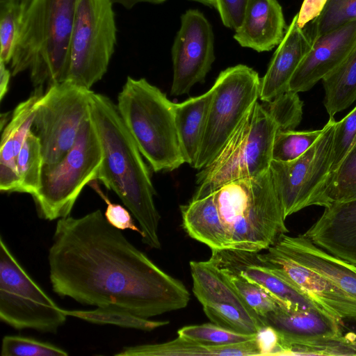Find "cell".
<instances>
[{
    "label": "cell",
    "mask_w": 356,
    "mask_h": 356,
    "mask_svg": "<svg viewBox=\"0 0 356 356\" xmlns=\"http://www.w3.org/2000/svg\"><path fill=\"white\" fill-rule=\"evenodd\" d=\"M49 280L61 297L115 305L149 318L186 307L184 284L156 265L97 209L58 220L48 253Z\"/></svg>",
    "instance_id": "1"
},
{
    "label": "cell",
    "mask_w": 356,
    "mask_h": 356,
    "mask_svg": "<svg viewBox=\"0 0 356 356\" xmlns=\"http://www.w3.org/2000/svg\"><path fill=\"white\" fill-rule=\"evenodd\" d=\"M182 227L211 250H266L289 230L270 170L180 207Z\"/></svg>",
    "instance_id": "2"
},
{
    "label": "cell",
    "mask_w": 356,
    "mask_h": 356,
    "mask_svg": "<svg viewBox=\"0 0 356 356\" xmlns=\"http://www.w3.org/2000/svg\"><path fill=\"white\" fill-rule=\"evenodd\" d=\"M90 116L103 150L96 181L113 191L131 213L139 224L143 243L160 249L161 217L154 204L151 175L117 105L108 97L92 91Z\"/></svg>",
    "instance_id": "3"
},
{
    "label": "cell",
    "mask_w": 356,
    "mask_h": 356,
    "mask_svg": "<svg viewBox=\"0 0 356 356\" xmlns=\"http://www.w3.org/2000/svg\"><path fill=\"white\" fill-rule=\"evenodd\" d=\"M77 1L31 0L22 15L10 70H29L34 91L66 79Z\"/></svg>",
    "instance_id": "4"
},
{
    "label": "cell",
    "mask_w": 356,
    "mask_h": 356,
    "mask_svg": "<svg viewBox=\"0 0 356 356\" xmlns=\"http://www.w3.org/2000/svg\"><path fill=\"white\" fill-rule=\"evenodd\" d=\"M119 113L142 155L154 172L184 164L174 103L145 79L127 76L118 96Z\"/></svg>",
    "instance_id": "5"
},
{
    "label": "cell",
    "mask_w": 356,
    "mask_h": 356,
    "mask_svg": "<svg viewBox=\"0 0 356 356\" xmlns=\"http://www.w3.org/2000/svg\"><path fill=\"white\" fill-rule=\"evenodd\" d=\"M279 129L266 104L255 102L215 159L197 174L198 186L192 198L202 197L227 183L268 171Z\"/></svg>",
    "instance_id": "6"
},
{
    "label": "cell",
    "mask_w": 356,
    "mask_h": 356,
    "mask_svg": "<svg viewBox=\"0 0 356 356\" xmlns=\"http://www.w3.org/2000/svg\"><path fill=\"white\" fill-rule=\"evenodd\" d=\"M102 161V147L90 113L63 158L42 167L40 186L32 196L39 216L48 220L69 216L83 188L96 180Z\"/></svg>",
    "instance_id": "7"
},
{
    "label": "cell",
    "mask_w": 356,
    "mask_h": 356,
    "mask_svg": "<svg viewBox=\"0 0 356 356\" xmlns=\"http://www.w3.org/2000/svg\"><path fill=\"white\" fill-rule=\"evenodd\" d=\"M111 0H78L65 80L90 90L106 73L117 44Z\"/></svg>",
    "instance_id": "8"
},
{
    "label": "cell",
    "mask_w": 356,
    "mask_h": 356,
    "mask_svg": "<svg viewBox=\"0 0 356 356\" xmlns=\"http://www.w3.org/2000/svg\"><path fill=\"white\" fill-rule=\"evenodd\" d=\"M261 79L252 68L237 65L222 71L213 96L194 168L209 165L222 149L246 113L258 101Z\"/></svg>",
    "instance_id": "9"
},
{
    "label": "cell",
    "mask_w": 356,
    "mask_h": 356,
    "mask_svg": "<svg viewBox=\"0 0 356 356\" xmlns=\"http://www.w3.org/2000/svg\"><path fill=\"white\" fill-rule=\"evenodd\" d=\"M67 316L65 309L32 279L1 236V321L18 330L56 333Z\"/></svg>",
    "instance_id": "10"
},
{
    "label": "cell",
    "mask_w": 356,
    "mask_h": 356,
    "mask_svg": "<svg viewBox=\"0 0 356 356\" xmlns=\"http://www.w3.org/2000/svg\"><path fill=\"white\" fill-rule=\"evenodd\" d=\"M92 91L65 80L45 90L35 106L32 131L40 140L43 165L59 162L90 115Z\"/></svg>",
    "instance_id": "11"
},
{
    "label": "cell",
    "mask_w": 356,
    "mask_h": 356,
    "mask_svg": "<svg viewBox=\"0 0 356 356\" xmlns=\"http://www.w3.org/2000/svg\"><path fill=\"white\" fill-rule=\"evenodd\" d=\"M336 124L334 117L329 118L318 139L298 158L289 161H271L269 170L286 218L314 205L330 173Z\"/></svg>",
    "instance_id": "12"
},
{
    "label": "cell",
    "mask_w": 356,
    "mask_h": 356,
    "mask_svg": "<svg viewBox=\"0 0 356 356\" xmlns=\"http://www.w3.org/2000/svg\"><path fill=\"white\" fill-rule=\"evenodd\" d=\"M189 264L193 292L211 323L248 334H257L266 326L210 258Z\"/></svg>",
    "instance_id": "13"
},
{
    "label": "cell",
    "mask_w": 356,
    "mask_h": 356,
    "mask_svg": "<svg viewBox=\"0 0 356 356\" xmlns=\"http://www.w3.org/2000/svg\"><path fill=\"white\" fill-rule=\"evenodd\" d=\"M171 52V95L187 94L195 84L204 81L215 60L213 29L200 10L189 9L181 16Z\"/></svg>",
    "instance_id": "14"
},
{
    "label": "cell",
    "mask_w": 356,
    "mask_h": 356,
    "mask_svg": "<svg viewBox=\"0 0 356 356\" xmlns=\"http://www.w3.org/2000/svg\"><path fill=\"white\" fill-rule=\"evenodd\" d=\"M262 320L280 338V355H302L307 348L341 339V321L319 309L290 310L280 307Z\"/></svg>",
    "instance_id": "15"
},
{
    "label": "cell",
    "mask_w": 356,
    "mask_h": 356,
    "mask_svg": "<svg viewBox=\"0 0 356 356\" xmlns=\"http://www.w3.org/2000/svg\"><path fill=\"white\" fill-rule=\"evenodd\" d=\"M210 258L257 284L287 309H319L326 312L275 267L261 259L258 252L214 250Z\"/></svg>",
    "instance_id": "16"
},
{
    "label": "cell",
    "mask_w": 356,
    "mask_h": 356,
    "mask_svg": "<svg viewBox=\"0 0 356 356\" xmlns=\"http://www.w3.org/2000/svg\"><path fill=\"white\" fill-rule=\"evenodd\" d=\"M259 257L275 267L303 293L335 318L356 321V301L316 271L287 257L273 245Z\"/></svg>",
    "instance_id": "17"
},
{
    "label": "cell",
    "mask_w": 356,
    "mask_h": 356,
    "mask_svg": "<svg viewBox=\"0 0 356 356\" xmlns=\"http://www.w3.org/2000/svg\"><path fill=\"white\" fill-rule=\"evenodd\" d=\"M356 45V20L318 38L293 74L289 90H310L338 67Z\"/></svg>",
    "instance_id": "18"
},
{
    "label": "cell",
    "mask_w": 356,
    "mask_h": 356,
    "mask_svg": "<svg viewBox=\"0 0 356 356\" xmlns=\"http://www.w3.org/2000/svg\"><path fill=\"white\" fill-rule=\"evenodd\" d=\"M303 235L329 253L356 265V198L325 207Z\"/></svg>",
    "instance_id": "19"
},
{
    "label": "cell",
    "mask_w": 356,
    "mask_h": 356,
    "mask_svg": "<svg viewBox=\"0 0 356 356\" xmlns=\"http://www.w3.org/2000/svg\"><path fill=\"white\" fill-rule=\"evenodd\" d=\"M283 254L321 274L356 301V265L321 248L303 234H284L273 245Z\"/></svg>",
    "instance_id": "20"
},
{
    "label": "cell",
    "mask_w": 356,
    "mask_h": 356,
    "mask_svg": "<svg viewBox=\"0 0 356 356\" xmlns=\"http://www.w3.org/2000/svg\"><path fill=\"white\" fill-rule=\"evenodd\" d=\"M297 18L296 14L261 79L259 99L262 102H270L289 90L293 74L312 49V43L304 29L298 26Z\"/></svg>",
    "instance_id": "21"
},
{
    "label": "cell",
    "mask_w": 356,
    "mask_h": 356,
    "mask_svg": "<svg viewBox=\"0 0 356 356\" xmlns=\"http://www.w3.org/2000/svg\"><path fill=\"white\" fill-rule=\"evenodd\" d=\"M286 26L277 0H248L241 26L234 38L243 47L268 51L284 38Z\"/></svg>",
    "instance_id": "22"
},
{
    "label": "cell",
    "mask_w": 356,
    "mask_h": 356,
    "mask_svg": "<svg viewBox=\"0 0 356 356\" xmlns=\"http://www.w3.org/2000/svg\"><path fill=\"white\" fill-rule=\"evenodd\" d=\"M44 93L33 91L14 109L10 120L2 130L0 147V190L14 193L19 186L17 159L28 133L31 130L35 106Z\"/></svg>",
    "instance_id": "23"
},
{
    "label": "cell",
    "mask_w": 356,
    "mask_h": 356,
    "mask_svg": "<svg viewBox=\"0 0 356 356\" xmlns=\"http://www.w3.org/2000/svg\"><path fill=\"white\" fill-rule=\"evenodd\" d=\"M115 356H251L261 355L257 337L249 341L209 346L181 336L171 341L124 347Z\"/></svg>",
    "instance_id": "24"
},
{
    "label": "cell",
    "mask_w": 356,
    "mask_h": 356,
    "mask_svg": "<svg viewBox=\"0 0 356 356\" xmlns=\"http://www.w3.org/2000/svg\"><path fill=\"white\" fill-rule=\"evenodd\" d=\"M213 96L211 88L197 97L174 103L175 124L184 162L194 168Z\"/></svg>",
    "instance_id": "25"
},
{
    "label": "cell",
    "mask_w": 356,
    "mask_h": 356,
    "mask_svg": "<svg viewBox=\"0 0 356 356\" xmlns=\"http://www.w3.org/2000/svg\"><path fill=\"white\" fill-rule=\"evenodd\" d=\"M323 104L329 118L356 101V45L346 59L322 80Z\"/></svg>",
    "instance_id": "26"
},
{
    "label": "cell",
    "mask_w": 356,
    "mask_h": 356,
    "mask_svg": "<svg viewBox=\"0 0 356 356\" xmlns=\"http://www.w3.org/2000/svg\"><path fill=\"white\" fill-rule=\"evenodd\" d=\"M356 198V142L339 167L320 188L314 205L327 207L334 202Z\"/></svg>",
    "instance_id": "27"
},
{
    "label": "cell",
    "mask_w": 356,
    "mask_h": 356,
    "mask_svg": "<svg viewBox=\"0 0 356 356\" xmlns=\"http://www.w3.org/2000/svg\"><path fill=\"white\" fill-rule=\"evenodd\" d=\"M65 313L67 316L78 318L91 323L115 325L143 331H152L169 323L168 321L150 320L112 305L97 307L90 310L65 309Z\"/></svg>",
    "instance_id": "28"
},
{
    "label": "cell",
    "mask_w": 356,
    "mask_h": 356,
    "mask_svg": "<svg viewBox=\"0 0 356 356\" xmlns=\"http://www.w3.org/2000/svg\"><path fill=\"white\" fill-rule=\"evenodd\" d=\"M43 167L40 140L32 129L28 133L17 159L18 193L35 195L41 184Z\"/></svg>",
    "instance_id": "29"
},
{
    "label": "cell",
    "mask_w": 356,
    "mask_h": 356,
    "mask_svg": "<svg viewBox=\"0 0 356 356\" xmlns=\"http://www.w3.org/2000/svg\"><path fill=\"white\" fill-rule=\"evenodd\" d=\"M356 20V0H327L321 15L303 29L312 43L318 38Z\"/></svg>",
    "instance_id": "30"
},
{
    "label": "cell",
    "mask_w": 356,
    "mask_h": 356,
    "mask_svg": "<svg viewBox=\"0 0 356 356\" xmlns=\"http://www.w3.org/2000/svg\"><path fill=\"white\" fill-rule=\"evenodd\" d=\"M211 259V258H210ZM247 305L261 318L282 307L268 292L238 273L211 259Z\"/></svg>",
    "instance_id": "31"
},
{
    "label": "cell",
    "mask_w": 356,
    "mask_h": 356,
    "mask_svg": "<svg viewBox=\"0 0 356 356\" xmlns=\"http://www.w3.org/2000/svg\"><path fill=\"white\" fill-rule=\"evenodd\" d=\"M177 334L200 343L216 346L243 343L257 337V334L240 333L213 323L184 326L177 331Z\"/></svg>",
    "instance_id": "32"
},
{
    "label": "cell",
    "mask_w": 356,
    "mask_h": 356,
    "mask_svg": "<svg viewBox=\"0 0 356 356\" xmlns=\"http://www.w3.org/2000/svg\"><path fill=\"white\" fill-rule=\"evenodd\" d=\"M323 129L313 131L278 129L273 142L272 160L289 161L302 155L318 139Z\"/></svg>",
    "instance_id": "33"
},
{
    "label": "cell",
    "mask_w": 356,
    "mask_h": 356,
    "mask_svg": "<svg viewBox=\"0 0 356 356\" xmlns=\"http://www.w3.org/2000/svg\"><path fill=\"white\" fill-rule=\"evenodd\" d=\"M1 356H67L68 353L49 342L18 335H6L1 343Z\"/></svg>",
    "instance_id": "34"
},
{
    "label": "cell",
    "mask_w": 356,
    "mask_h": 356,
    "mask_svg": "<svg viewBox=\"0 0 356 356\" xmlns=\"http://www.w3.org/2000/svg\"><path fill=\"white\" fill-rule=\"evenodd\" d=\"M277 122L280 130H293L300 122L303 103L298 92L287 90L270 102H263Z\"/></svg>",
    "instance_id": "35"
},
{
    "label": "cell",
    "mask_w": 356,
    "mask_h": 356,
    "mask_svg": "<svg viewBox=\"0 0 356 356\" xmlns=\"http://www.w3.org/2000/svg\"><path fill=\"white\" fill-rule=\"evenodd\" d=\"M24 11L16 6H0V61L6 65L12 59Z\"/></svg>",
    "instance_id": "36"
},
{
    "label": "cell",
    "mask_w": 356,
    "mask_h": 356,
    "mask_svg": "<svg viewBox=\"0 0 356 356\" xmlns=\"http://www.w3.org/2000/svg\"><path fill=\"white\" fill-rule=\"evenodd\" d=\"M355 136L356 106L346 116L337 122L332 138L330 173L334 171L343 161Z\"/></svg>",
    "instance_id": "37"
},
{
    "label": "cell",
    "mask_w": 356,
    "mask_h": 356,
    "mask_svg": "<svg viewBox=\"0 0 356 356\" xmlns=\"http://www.w3.org/2000/svg\"><path fill=\"white\" fill-rule=\"evenodd\" d=\"M91 182L90 186L106 203L107 207L104 215L108 223L118 229H130L141 234V230L135 225L130 212L122 205L110 202L100 190L96 180Z\"/></svg>",
    "instance_id": "38"
},
{
    "label": "cell",
    "mask_w": 356,
    "mask_h": 356,
    "mask_svg": "<svg viewBox=\"0 0 356 356\" xmlns=\"http://www.w3.org/2000/svg\"><path fill=\"white\" fill-rule=\"evenodd\" d=\"M215 1L223 25L236 31L241 24L248 0Z\"/></svg>",
    "instance_id": "39"
},
{
    "label": "cell",
    "mask_w": 356,
    "mask_h": 356,
    "mask_svg": "<svg viewBox=\"0 0 356 356\" xmlns=\"http://www.w3.org/2000/svg\"><path fill=\"white\" fill-rule=\"evenodd\" d=\"M327 0H304L297 14V24L300 29L317 18L324 9Z\"/></svg>",
    "instance_id": "40"
},
{
    "label": "cell",
    "mask_w": 356,
    "mask_h": 356,
    "mask_svg": "<svg viewBox=\"0 0 356 356\" xmlns=\"http://www.w3.org/2000/svg\"><path fill=\"white\" fill-rule=\"evenodd\" d=\"M12 73L10 69L6 67V65L0 61V100L2 101L6 95L8 89Z\"/></svg>",
    "instance_id": "41"
},
{
    "label": "cell",
    "mask_w": 356,
    "mask_h": 356,
    "mask_svg": "<svg viewBox=\"0 0 356 356\" xmlns=\"http://www.w3.org/2000/svg\"><path fill=\"white\" fill-rule=\"evenodd\" d=\"M113 4L118 3L127 10L131 9L137 3H149L153 4H161L164 3L166 0H111Z\"/></svg>",
    "instance_id": "42"
},
{
    "label": "cell",
    "mask_w": 356,
    "mask_h": 356,
    "mask_svg": "<svg viewBox=\"0 0 356 356\" xmlns=\"http://www.w3.org/2000/svg\"><path fill=\"white\" fill-rule=\"evenodd\" d=\"M31 0H0V6H16L20 7L24 12Z\"/></svg>",
    "instance_id": "43"
},
{
    "label": "cell",
    "mask_w": 356,
    "mask_h": 356,
    "mask_svg": "<svg viewBox=\"0 0 356 356\" xmlns=\"http://www.w3.org/2000/svg\"><path fill=\"white\" fill-rule=\"evenodd\" d=\"M348 337V346L353 353V355H356V339L355 337H352L350 334Z\"/></svg>",
    "instance_id": "44"
},
{
    "label": "cell",
    "mask_w": 356,
    "mask_h": 356,
    "mask_svg": "<svg viewBox=\"0 0 356 356\" xmlns=\"http://www.w3.org/2000/svg\"><path fill=\"white\" fill-rule=\"evenodd\" d=\"M195 1L201 3H203L207 6L213 7L216 8V1L215 0H191Z\"/></svg>",
    "instance_id": "45"
},
{
    "label": "cell",
    "mask_w": 356,
    "mask_h": 356,
    "mask_svg": "<svg viewBox=\"0 0 356 356\" xmlns=\"http://www.w3.org/2000/svg\"><path fill=\"white\" fill-rule=\"evenodd\" d=\"M355 142H356V136H355V140H354V141H353V143L352 145H353ZM352 145H351V146H352Z\"/></svg>",
    "instance_id": "46"
}]
</instances>
